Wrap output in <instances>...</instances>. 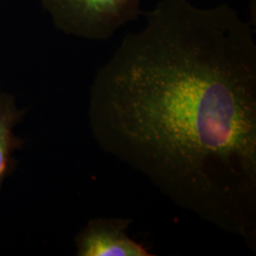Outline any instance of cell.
Returning <instances> with one entry per match:
<instances>
[{
  "instance_id": "cell-4",
  "label": "cell",
  "mask_w": 256,
  "mask_h": 256,
  "mask_svg": "<svg viewBox=\"0 0 256 256\" xmlns=\"http://www.w3.org/2000/svg\"><path fill=\"white\" fill-rule=\"evenodd\" d=\"M23 115L24 111L16 108L14 98L0 92V192L5 178L16 169L14 153L24 144L14 132Z\"/></svg>"
},
{
  "instance_id": "cell-3",
  "label": "cell",
  "mask_w": 256,
  "mask_h": 256,
  "mask_svg": "<svg viewBox=\"0 0 256 256\" xmlns=\"http://www.w3.org/2000/svg\"><path fill=\"white\" fill-rule=\"evenodd\" d=\"M132 220L129 218L92 220L76 236L77 256H152L146 248L126 234Z\"/></svg>"
},
{
  "instance_id": "cell-1",
  "label": "cell",
  "mask_w": 256,
  "mask_h": 256,
  "mask_svg": "<svg viewBox=\"0 0 256 256\" xmlns=\"http://www.w3.org/2000/svg\"><path fill=\"white\" fill-rule=\"evenodd\" d=\"M90 86L108 154L256 250V43L227 4L162 0Z\"/></svg>"
},
{
  "instance_id": "cell-2",
  "label": "cell",
  "mask_w": 256,
  "mask_h": 256,
  "mask_svg": "<svg viewBox=\"0 0 256 256\" xmlns=\"http://www.w3.org/2000/svg\"><path fill=\"white\" fill-rule=\"evenodd\" d=\"M59 30L90 40H108L144 12L140 0H39Z\"/></svg>"
}]
</instances>
